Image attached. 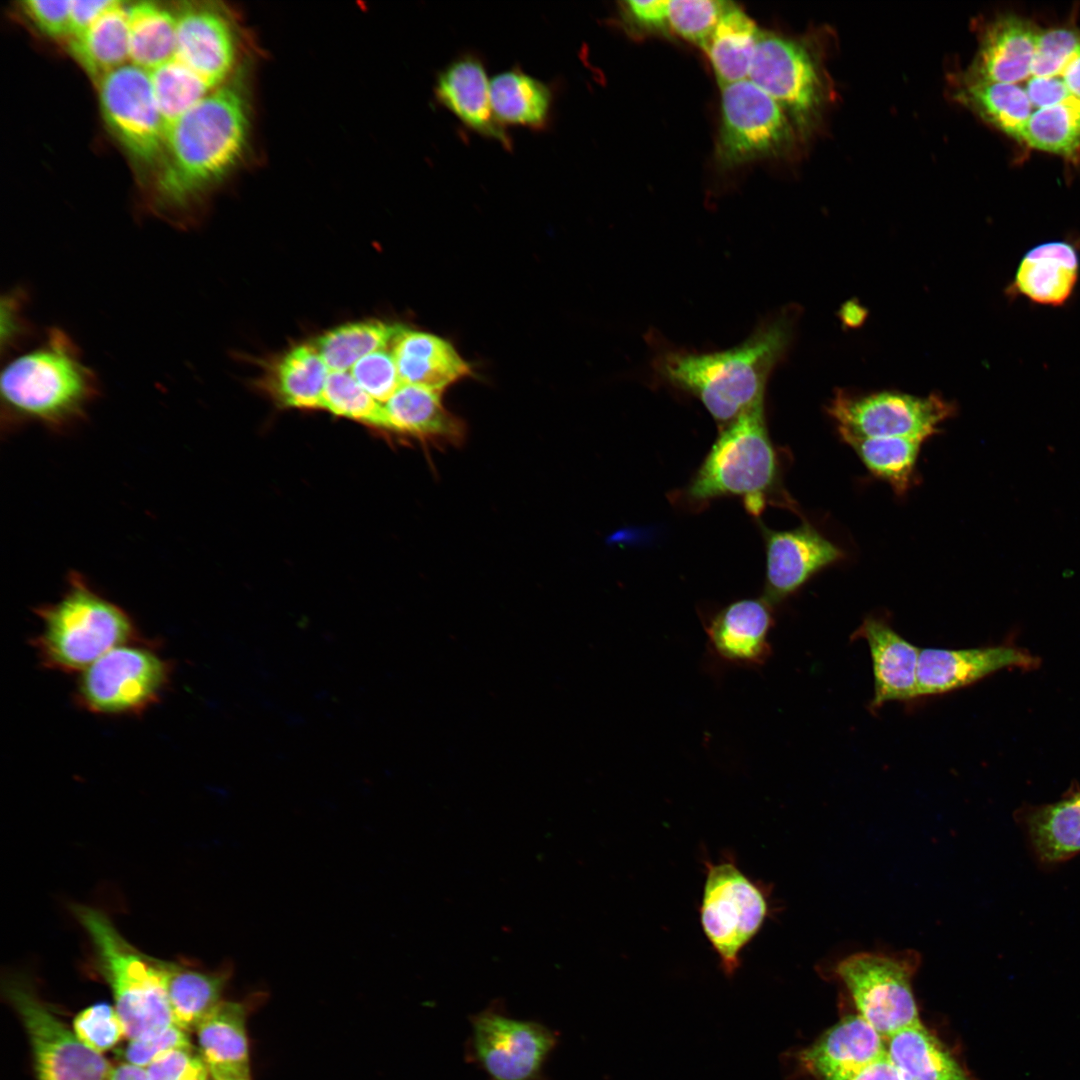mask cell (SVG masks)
Instances as JSON below:
<instances>
[{"mask_svg": "<svg viewBox=\"0 0 1080 1080\" xmlns=\"http://www.w3.org/2000/svg\"><path fill=\"white\" fill-rule=\"evenodd\" d=\"M106 124L136 160L151 164L164 156L166 130L149 72L127 63L99 81Z\"/></svg>", "mask_w": 1080, "mask_h": 1080, "instance_id": "obj_15", "label": "cell"}, {"mask_svg": "<svg viewBox=\"0 0 1080 1080\" xmlns=\"http://www.w3.org/2000/svg\"><path fill=\"white\" fill-rule=\"evenodd\" d=\"M704 865L700 924L720 969L731 978L741 966V953L772 913L771 888L745 874L730 852Z\"/></svg>", "mask_w": 1080, "mask_h": 1080, "instance_id": "obj_7", "label": "cell"}, {"mask_svg": "<svg viewBox=\"0 0 1080 1080\" xmlns=\"http://www.w3.org/2000/svg\"><path fill=\"white\" fill-rule=\"evenodd\" d=\"M622 16L643 31L665 32L669 30L668 1L628 0L620 2Z\"/></svg>", "mask_w": 1080, "mask_h": 1080, "instance_id": "obj_47", "label": "cell"}, {"mask_svg": "<svg viewBox=\"0 0 1080 1080\" xmlns=\"http://www.w3.org/2000/svg\"><path fill=\"white\" fill-rule=\"evenodd\" d=\"M21 9L38 30L53 38L69 37L70 1L29 0Z\"/></svg>", "mask_w": 1080, "mask_h": 1080, "instance_id": "obj_46", "label": "cell"}, {"mask_svg": "<svg viewBox=\"0 0 1080 1080\" xmlns=\"http://www.w3.org/2000/svg\"><path fill=\"white\" fill-rule=\"evenodd\" d=\"M748 79L773 98L798 132H807L825 101L819 65L800 42L761 31Z\"/></svg>", "mask_w": 1080, "mask_h": 1080, "instance_id": "obj_13", "label": "cell"}, {"mask_svg": "<svg viewBox=\"0 0 1080 1080\" xmlns=\"http://www.w3.org/2000/svg\"><path fill=\"white\" fill-rule=\"evenodd\" d=\"M73 1031L86 1046L100 1054L125 1038L124 1024L116 1008L103 1002L79 1012L73 1021Z\"/></svg>", "mask_w": 1080, "mask_h": 1080, "instance_id": "obj_42", "label": "cell"}, {"mask_svg": "<svg viewBox=\"0 0 1080 1080\" xmlns=\"http://www.w3.org/2000/svg\"><path fill=\"white\" fill-rule=\"evenodd\" d=\"M1020 142L1063 156L1075 154L1080 150V104L1060 105L1033 114Z\"/></svg>", "mask_w": 1080, "mask_h": 1080, "instance_id": "obj_39", "label": "cell"}, {"mask_svg": "<svg viewBox=\"0 0 1080 1080\" xmlns=\"http://www.w3.org/2000/svg\"><path fill=\"white\" fill-rule=\"evenodd\" d=\"M470 1026L469 1054L492 1080H538L558 1040L545 1025L497 1004L474 1014Z\"/></svg>", "mask_w": 1080, "mask_h": 1080, "instance_id": "obj_12", "label": "cell"}, {"mask_svg": "<svg viewBox=\"0 0 1080 1080\" xmlns=\"http://www.w3.org/2000/svg\"><path fill=\"white\" fill-rule=\"evenodd\" d=\"M939 394L920 397L896 391L856 394L838 390L826 407L843 440L908 437L926 441L955 413Z\"/></svg>", "mask_w": 1080, "mask_h": 1080, "instance_id": "obj_10", "label": "cell"}, {"mask_svg": "<svg viewBox=\"0 0 1080 1080\" xmlns=\"http://www.w3.org/2000/svg\"><path fill=\"white\" fill-rule=\"evenodd\" d=\"M795 131L779 104L749 79L721 87L716 154L722 165L775 156L792 144Z\"/></svg>", "mask_w": 1080, "mask_h": 1080, "instance_id": "obj_11", "label": "cell"}, {"mask_svg": "<svg viewBox=\"0 0 1080 1080\" xmlns=\"http://www.w3.org/2000/svg\"><path fill=\"white\" fill-rule=\"evenodd\" d=\"M1037 659L1011 646L968 649H921L918 697L933 696L968 686L1008 667L1032 668Z\"/></svg>", "mask_w": 1080, "mask_h": 1080, "instance_id": "obj_20", "label": "cell"}, {"mask_svg": "<svg viewBox=\"0 0 1080 1080\" xmlns=\"http://www.w3.org/2000/svg\"><path fill=\"white\" fill-rule=\"evenodd\" d=\"M1065 79L1072 94L1080 100V47L1066 67Z\"/></svg>", "mask_w": 1080, "mask_h": 1080, "instance_id": "obj_53", "label": "cell"}, {"mask_svg": "<svg viewBox=\"0 0 1080 1080\" xmlns=\"http://www.w3.org/2000/svg\"><path fill=\"white\" fill-rule=\"evenodd\" d=\"M72 56L92 77L101 80L129 60L127 7L115 1L90 27L71 38Z\"/></svg>", "mask_w": 1080, "mask_h": 1080, "instance_id": "obj_34", "label": "cell"}, {"mask_svg": "<svg viewBox=\"0 0 1080 1080\" xmlns=\"http://www.w3.org/2000/svg\"><path fill=\"white\" fill-rule=\"evenodd\" d=\"M209 1074L207 1068L201 1059L200 1055L197 1056L192 1067L183 1078V1080H209Z\"/></svg>", "mask_w": 1080, "mask_h": 1080, "instance_id": "obj_54", "label": "cell"}, {"mask_svg": "<svg viewBox=\"0 0 1080 1080\" xmlns=\"http://www.w3.org/2000/svg\"><path fill=\"white\" fill-rule=\"evenodd\" d=\"M327 370L315 345L294 346L273 367L268 390L281 407L322 408Z\"/></svg>", "mask_w": 1080, "mask_h": 1080, "instance_id": "obj_32", "label": "cell"}, {"mask_svg": "<svg viewBox=\"0 0 1080 1080\" xmlns=\"http://www.w3.org/2000/svg\"><path fill=\"white\" fill-rule=\"evenodd\" d=\"M322 408L336 416L382 428L383 405L369 395L347 371L328 374Z\"/></svg>", "mask_w": 1080, "mask_h": 1080, "instance_id": "obj_40", "label": "cell"}, {"mask_svg": "<svg viewBox=\"0 0 1080 1080\" xmlns=\"http://www.w3.org/2000/svg\"><path fill=\"white\" fill-rule=\"evenodd\" d=\"M867 470L886 482L897 496H904L916 481V465L922 444L917 438L879 437L843 440Z\"/></svg>", "mask_w": 1080, "mask_h": 1080, "instance_id": "obj_36", "label": "cell"}, {"mask_svg": "<svg viewBox=\"0 0 1080 1080\" xmlns=\"http://www.w3.org/2000/svg\"><path fill=\"white\" fill-rule=\"evenodd\" d=\"M211 1080V1079H210Z\"/></svg>", "mask_w": 1080, "mask_h": 1080, "instance_id": "obj_55", "label": "cell"}, {"mask_svg": "<svg viewBox=\"0 0 1080 1080\" xmlns=\"http://www.w3.org/2000/svg\"><path fill=\"white\" fill-rule=\"evenodd\" d=\"M149 76L166 135L176 120L212 91L202 78L173 57L149 71Z\"/></svg>", "mask_w": 1080, "mask_h": 1080, "instance_id": "obj_38", "label": "cell"}, {"mask_svg": "<svg viewBox=\"0 0 1080 1080\" xmlns=\"http://www.w3.org/2000/svg\"><path fill=\"white\" fill-rule=\"evenodd\" d=\"M198 1055L193 1048L164 1053L146 1067L150 1080H183Z\"/></svg>", "mask_w": 1080, "mask_h": 1080, "instance_id": "obj_48", "label": "cell"}, {"mask_svg": "<svg viewBox=\"0 0 1080 1080\" xmlns=\"http://www.w3.org/2000/svg\"><path fill=\"white\" fill-rule=\"evenodd\" d=\"M3 424L34 423L62 432L83 421L100 383L73 338L57 326L10 358L1 373Z\"/></svg>", "mask_w": 1080, "mask_h": 1080, "instance_id": "obj_3", "label": "cell"}, {"mask_svg": "<svg viewBox=\"0 0 1080 1080\" xmlns=\"http://www.w3.org/2000/svg\"><path fill=\"white\" fill-rule=\"evenodd\" d=\"M129 63L151 71L175 51L176 14L153 2L127 6Z\"/></svg>", "mask_w": 1080, "mask_h": 1080, "instance_id": "obj_35", "label": "cell"}, {"mask_svg": "<svg viewBox=\"0 0 1080 1080\" xmlns=\"http://www.w3.org/2000/svg\"><path fill=\"white\" fill-rule=\"evenodd\" d=\"M774 625L772 604L764 597L736 600L716 611L705 623L712 652L722 661L759 667L771 655L769 634Z\"/></svg>", "mask_w": 1080, "mask_h": 1080, "instance_id": "obj_21", "label": "cell"}, {"mask_svg": "<svg viewBox=\"0 0 1080 1080\" xmlns=\"http://www.w3.org/2000/svg\"><path fill=\"white\" fill-rule=\"evenodd\" d=\"M115 1H70L69 38H74L90 27Z\"/></svg>", "mask_w": 1080, "mask_h": 1080, "instance_id": "obj_49", "label": "cell"}, {"mask_svg": "<svg viewBox=\"0 0 1080 1080\" xmlns=\"http://www.w3.org/2000/svg\"><path fill=\"white\" fill-rule=\"evenodd\" d=\"M108 1080H150L146 1067L128 1062L113 1067Z\"/></svg>", "mask_w": 1080, "mask_h": 1080, "instance_id": "obj_52", "label": "cell"}, {"mask_svg": "<svg viewBox=\"0 0 1080 1080\" xmlns=\"http://www.w3.org/2000/svg\"><path fill=\"white\" fill-rule=\"evenodd\" d=\"M840 319L844 326L857 328L863 324L867 316V310L856 301L845 303L840 309Z\"/></svg>", "mask_w": 1080, "mask_h": 1080, "instance_id": "obj_51", "label": "cell"}, {"mask_svg": "<svg viewBox=\"0 0 1080 1080\" xmlns=\"http://www.w3.org/2000/svg\"><path fill=\"white\" fill-rule=\"evenodd\" d=\"M884 1055V1038L857 1014L844 1017L796 1058L817 1080H850Z\"/></svg>", "mask_w": 1080, "mask_h": 1080, "instance_id": "obj_19", "label": "cell"}, {"mask_svg": "<svg viewBox=\"0 0 1080 1080\" xmlns=\"http://www.w3.org/2000/svg\"><path fill=\"white\" fill-rule=\"evenodd\" d=\"M247 73L238 68L169 128L156 184L159 210H185L240 160L250 123Z\"/></svg>", "mask_w": 1080, "mask_h": 1080, "instance_id": "obj_1", "label": "cell"}, {"mask_svg": "<svg viewBox=\"0 0 1080 1080\" xmlns=\"http://www.w3.org/2000/svg\"><path fill=\"white\" fill-rule=\"evenodd\" d=\"M42 628L32 639L40 664L64 673L84 671L108 651L143 640L133 619L76 572L63 595L35 609Z\"/></svg>", "mask_w": 1080, "mask_h": 1080, "instance_id": "obj_5", "label": "cell"}, {"mask_svg": "<svg viewBox=\"0 0 1080 1080\" xmlns=\"http://www.w3.org/2000/svg\"><path fill=\"white\" fill-rule=\"evenodd\" d=\"M490 99L496 119L505 128L520 126L537 131L551 122L552 88L518 66L490 79Z\"/></svg>", "mask_w": 1080, "mask_h": 1080, "instance_id": "obj_30", "label": "cell"}, {"mask_svg": "<svg viewBox=\"0 0 1080 1080\" xmlns=\"http://www.w3.org/2000/svg\"><path fill=\"white\" fill-rule=\"evenodd\" d=\"M761 30L733 4L703 47L720 88L748 79Z\"/></svg>", "mask_w": 1080, "mask_h": 1080, "instance_id": "obj_33", "label": "cell"}, {"mask_svg": "<svg viewBox=\"0 0 1080 1080\" xmlns=\"http://www.w3.org/2000/svg\"><path fill=\"white\" fill-rule=\"evenodd\" d=\"M390 349L404 384L442 393L471 373L470 366L448 341L430 333L400 325Z\"/></svg>", "mask_w": 1080, "mask_h": 1080, "instance_id": "obj_26", "label": "cell"}, {"mask_svg": "<svg viewBox=\"0 0 1080 1080\" xmlns=\"http://www.w3.org/2000/svg\"><path fill=\"white\" fill-rule=\"evenodd\" d=\"M1015 819L1040 866L1054 867L1080 853L1078 786L1071 787L1056 802L1018 809Z\"/></svg>", "mask_w": 1080, "mask_h": 1080, "instance_id": "obj_23", "label": "cell"}, {"mask_svg": "<svg viewBox=\"0 0 1080 1080\" xmlns=\"http://www.w3.org/2000/svg\"><path fill=\"white\" fill-rule=\"evenodd\" d=\"M180 1048L193 1046L188 1032L172 1024L159 1032L128 1040L122 1056L125 1062L147 1067L164 1053Z\"/></svg>", "mask_w": 1080, "mask_h": 1080, "instance_id": "obj_45", "label": "cell"}, {"mask_svg": "<svg viewBox=\"0 0 1080 1080\" xmlns=\"http://www.w3.org/2000/svg\"><path fill=\"white\" fill-rule=\"evenodd\" d=\"M435 99L468 130L511 150L512 140L496 119L490 99V79L480 56L465 52L437 74Z\"/></svg>", "mask_w": 1080, "mask_h": 1080, "instance_id": "obj_18", "label": "cell"}, {"mask_svg": "<svg viewBox=\"0 0 1080 1080\" xmlns=\"http://www.w3.org/2000/svg\"><path fill=\"white\" fill-rule=\"evenodd\" d=\"M765 547L763 597L772 605L796 593L813 576L845 558L844 551L809 522L790 530L762 526Z\"/></svg>", "mask_w": 1080, "mask_h": 1080, "instance_id": "obj_16", "label": "cell"}, {"mask_svg": "<svg viewBox=\"0 0 1080 1080\" xmlns=\"http://www.w3.org/2000/svg\"><path fill=\"white\" fill-rule=\"evenodd\" d=\"M793 329L792 311H783L724 351L664 349L654 357L653 370L664 383L696 397L721 428L764 402L769 376L784 358Z\"/></svg>", "mask_w": 1080, "mask_h": 1080, "instance_id": "obj_2", "label": "cell"}, {"mask_svg": "<svg viewBox=\"0 0 1080 1080\" xmlns=\"http://www.w3.org/2000/svg\"><path fill=\"white\" fill-rule=\"evenodd\" d=\"M1079 273L1076 248L1066 241H1048L1024 254L1012 288L1035 304L1057 307L1072 296Z\"/></svg>", "mask_w": 1080, "mask_h": 1080, "instance_id": "obj_27", "label": "cell"}, {"mask_svg": "<svg viewBox=\"0 0 1080 1080\" xmlns=\"http://www.w3.org/2000/svg\"><path fill=\"white\" fill-rule=\"evenodd\" d=\"M919 960L913 950L861 952L846 957L835 968L858 1014L884 1039L920 1022L911 985Z\"/></svg>", "mask_w": 1080, "mask_h": 1080, "instance_id": "obj_9", "label": "cell"}, {"mask_svg": "<svg viewBox=\"0 0 1080 1080\" xmlns=\"http://www.w3.org/2000/svg\"><path fill=\"white\" fill-rule=\"evenodd\" d=\"M399 326L379 320L350 322L325 332L315 347L331 372L347 371L366 355L386 349Z\"/></svg>", "mask_w": 1080, "mask_h": 1080, "instance_id": "obj_37", "label": "cell"}, {"mask_svg": "<svg viewBox=\"0 0 1080 1080\" xmlns=\"http://www.w3.org/2000/svg\"><path fill=\"white\" fill-rule=\"evenodd\" d=\"M885 1046L903 1080H972L921 1021L890 1035Z\"/></svg>", "mask_w": 1080, "mask_h": 1080, "instance_id": "obj_31", "label": "cell"}, {"mask_svg": "<svg viewBox=\"0 0 1080 1080\" xmlns=\"http://www.w3.org/2000/svg\"><path fill=\"white\" fill-rule=\"evenodd\" d=\"M855 636L864 639L870 650L874 677L872 708L890 701L918 698L920 648L879 617L865 618Z\"/></svg>", "mask_w": 1080, "mask_h": 1080, "instance_id": "obj_22", "label": "cell"}, {"mask_svg": "<svg viewBox=\"0 0 1080 1080\" xmlns=\"http://www.w3.org/2000/svg\"><path fill=\"white\" fill-rule=\"evenodd\" d=\"M782 476L762 402L719 428L718 437L681 497L694 508H703L716 499L737 497L754 517L769 504L800 515Z\"/></svg>", "mask_w": 1080, "mask_h": 1080, "instance_id": "obj_4", "label": "cell"}, {"mask_svg": "<svg viewBox=\"0 0 1080 1080\" xmlns=\"http://www.w3.org/2000/svg\"><path fill=\"white\" fill-rule=\"evenodd\" d=\"M171 673L152 642L118 646L82 671L74 698L94 714L137 715L160 701Z\"/></svg>", "mask_w": 1080, "mask_h": 1080, "instance_id": "obj_8", "label": "cell"}, {"mask_svg": "<svg viewBox=\"0 0 1080 1080\" xmlns=\"http://www.w3.org/2000/svg\"><path fill=\"white\" fill-rule=\"evenodd\" d=\"M850 1080H903V1078L887 1055H884L865 1067Z\"/></svg>", "mask_w": 1080, "mask_h": 1080, "instance_id": "obj_50", "label": "cell"}, {"mask_svg": "<svg viewBox=\"0 0 1080 1080\" xmlns=\"http://www.w3.org/2000/svg\"><path fill=\"white\" fill-rule=\"evenodd\" d=\"M441 392L402 383L383 405L382 429L422 441L458 444L465 425L442 404Z\"/></svg>", "mask_w": 1080, "mask_h": 1080, "instance_id": "obj_28", "label": "cell"}, {"mask_svg": "<svg viewBox=\"0 0 1080 1080\" xmlns=\"http://www.w3.org/2000/svg\"><path fill=\"white\" fill-rule=\"evenodd\" d=\"M248 1006L222 1000L197 1026L198 1050L211 1080H252Z\"/></svg>", "mask_w": 1080, "mask_h": 1080, "instance_id": "obj_25", "label": "cell"}, {"mask_svg": "<svg viewBox=\"0 0 1080 1080\" xmlns=\"http://www.w3.org/2000/svg\"><path fill=\"white\" fill-rule=\"evenodd\" d=\"M351 375L379 403L387 402L402 384L394 357L387 349L361 358L353 365Z\"/></svg>", "mask_w": 1080, "mask_h": 1080, "instance_id": "obj_44", "label": "cell"}, {"mask_svg": "<svg viewBox=\"0 0 1080 1080\" xmlns=\"http://www.w3.org/2000/svg\"><path fill=\"white\" fill-rule=\"evenodd\" d=\"M733 2L721 0L668 1L669 29L702 48Z\"/></svg>", "mask_w": 1080, "mask_h": 1080, "instance_id": "obj_41", "label": "cell"}, {"mask_svg": "<svg viewBox=\"0 0 1080 1080\" xmlns=\"http://www.w3.org/2000/svg\"><path fill=\"white\" fill-rule=\"evenodd\" d=\"M238 37L231 16L215 5L189 6L176 14L173 58L196 73L212 89L235 72Z\"/></svg>", "mask_w": 1080, "mask_h": 1080, "instance_id": "obj_17", "label": "cell"}, {"mask_svg": "<svg viewBox=\"0 0 1080 1080\" xmlns=\"http://www.w3.org/2000/svg\"><path fill=\"white\" fill-rule=\"evenodd\" d=\"M1039 29L1018 16H1002L984 31L966 79L1020 83L1029 74Z\"/></svg>", "mask_w": 1080, "mask_h": 1080, "instance_id": "obj_24", "label": "cell"}, {"mask_svg": "<svg viewBox=\"0 0 1080 1080\" xmlns=\"http://www.w3.org/2000/svg\"><path fill=\"white\" fill-rule=\"evenodd\" d=\"M72 912L89 937L94 969L112 990L125 1038H139L174 1024L164 960L130 944L102 911L73 905Z\"/></svg>", "mask_w": 1080, "mask_h": 1080, "instance_id": "obj_6", "label": "cell"}, {"mask_svg": "<svg viewBox=\"0 0 1080 1080\" xmlns=\"http://www.w3.org/2000/svg\"><path fill=\"white\" fill-rule=\"evenodd\" d=\"M231 975L229 965L205 971L183 961H164L165 987L173 1023L186 1032L195 1031L222 1001Z\"/></svg>", "mask_w": 1080, "mask_h": 1080, "instance_id": "obj_29", "label": "cell"}, {"mask_svg": "<svg viewBox=\"0 0 1080 1080\" xmlns=\"http://www.w3.org/2000/svg\"><path fill=\"white\" fill-rule=\"evenodd\" d=\"M28 293L23 287H14L1 296V352L12 356L19 353L35 335L32 322L27 316Z\"/></svg>", "mask_w": 1080, "mask_h": 1080, "instance_id": "obj_43", "label": "cell"}, {"mask_svg": "<svg viewBox=\"0 0 1080 1080\" xmlns=\"http://www.w3.org/2000/svg\"><path fill=\"white\" fill-rule=\"evenodd\" d=\"M4 992L26 1029L37 1080H108L112 1066L54 1016L24 982L9 979Z\"/></svg>", "mask_w": 1080, "mask_h": 1080, "instance_id": "obj_14", "label": "cell"}]
</instances>
